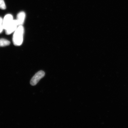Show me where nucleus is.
Segmentation results:
<instances>
[{
  "instance_id": "3",
  "label": "nucleus",
  "mask_w": 128,
  "mask_h": 128,
  "mask_svg": "<svg viewBox=\"0 0 128 128\" xmlns=\"http://www.w3.org/2000/svg\"><path fill=\"white\" fill-rule=\"evenodd\" d=\"M18 26L16 20H14L12 23L5 30L6 34L7 35L12 34L16 31Z\"/></svg>"
},
{
  "instance_id": "7",
  "label": "nucleus",
  "mask_w": 128,
  "mask_h": 128,
  "mask_svg": "<svg viewBox=\"0 0 128 128\" xmlns=\"http://www.w3.org/2000/svg\"><path fill=\"white\" fill-rule=\"evenodd\" d=\"M6 8L4 0H0V9L5 10L6 9Z\"/></svg>"
},
{
  "instance_id": "4",
  "label": "nucleus",
  "mask_w": 128,
  "mask_h": 128,
  "mask_svg": "<svg viewBox=\"0 0 128 128\" xmlns=\"http://www.w3.org/2000/svg\"><path fill=\"white\" fill-rule=\"evenodd\" d=\"M13 20V17L10 14H8L4 16L3 19V26L5 30L12 23Z\"/></svg>"
},
{
  "instance_id": "1",
  "label": "nucleus",
  "mask_w": 128,
  "mask_h": 128,
  "mask_svg": "<svg viewBox=\"0 0 128 128\" xmlns=\"http://www.w3.org/2000/svg\"><path fill=\"white\" fill-rule=\"evenodd\" d=\"M14 32L12 37V41L14 44L16 46L21 45L23 42L24 33V30L23 26H19Z\"/></svg>"
},
{
  "instance_id": "2",
  "label": "nucleus",
  "mask_w": 128,
  "mask_h": 128,
  "mask_svg": "<svg viewBox=\"0 0 128 128\" xmlns=\"http://www.w3.org/2000/svg\"><path fill=\"white\" fill-rule=\"evenodd\" d=\"M45 74L43 71H40L37 72L32 78L30 84L32 86H36L42 78H44Z\"/></svg>"
},
{
  "instance_id": "6",
  "label": "nucleus",
  "mask_w": 128,
  "mask_h": 128,
  "mask_svg": "<svg viewBox=\"0 0 128 128\" xmlns=\"http://www.w3.org/2000/svg\"><path fill=\"white\" fill-rule=\"evenodd\" d=\"M10 42L8 40L4 39H0V47H3L9 46Z\"/></svg>"
},
{
  "instance_id": "8",
  "label": "nucleus",
  "mask_w": 128,
  "mask_h": 128,
  "mask_svg": "<svg viewBox=\"0 0 128 128\" xmlns=\"http://www.w3.org/2000/svg\"><path fill=\"white\" fill-rule=\"evenodd\" d=\"M4 30L3 26V19L2 18L0 17V34L2 33Z\"/></svg>"
},
{
  "instance_id": "5",
  "label": "nucleus",
  "mask_w": 128,
  "mask_h": 128,
  "mask_svg": "<svg viewBox=\"0 0 128 128\" xmlns=\"http://www.w3.org/2000/svg\"><path fill=\"white\" fill-rule=\"evenodd\" d=\"M26 18V14L23 12H20L17 14V19L18 23V26L22 25L24 22Z\"/></svg>"
}]
</instances>
